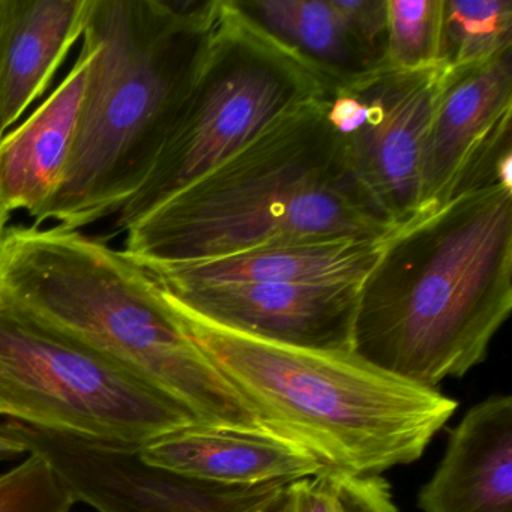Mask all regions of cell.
<instances>
[{"instance_id":"ffe728a7","label":"cell","mask_w":512,"mask_h":512,"mask_svg":"<svg viewBox=\"0 0 512 512\" xmlns=\"http://www.w3.org/2000/svg\"><path fill=\"white\" fill-rule=\"evenodd\" d=\"M77 500L41 455L0 475V512H70Z\"/></svg>"},{"instance_id":"9a60e30c","label":"cell","mask_w":512,"mask_h":512,"mask_svg":"<svg viewBox=\"0 0 512 512\" xmlns=\"http://www.w3.org/2000/svg\"><path fill=\"white\" fill-rule=\"evenodd\" d=\"M91 0H0V137L46 91L85 29Z\"/></svg>"},{"instance_id":"44dd1931","label":"cell","mask_w":512,"mask_h":512,"mask_svg":"<svg viewBox=\"0 0 512 512\" xmlns=\"http://www.w3.org/2000/svg\"><path fill=\"white\" fill-rule=\"evenodd\" d=\"M332 2L371 70L383 67L386 55V0Z\"/></svg>"},{"instance_id":"52a82bcc","label":"cell","mask_w":512,"mask_h":512,"mask_svg":"<svg viewBox=\"0 0 512 512\" xmlns=\"http://www.w3.org/2000/svg\"><path fill=\"white\" fill-rule=\"evenodd\" d=\"M0 415L37 430L125 446L196 424L166 395L4 296Z\"/></svg>"},{"instance_id":"603a6c76","label":"cell","mask_w":512,"mask_h":512,"mask_svg":"<svg viewBox=\"0 0 512 512\" xmlns=\"http://www.w3.org/2000/svg\"><path fill=\"white\" fill-rule=\"evenodd\" d=\"M275 512H341L331 472L287 484Z\"/></svg>"},{"instance_id":"7402d4cb","label":"cell","mask_w":512,"mask_h":512,"mask_svg":"<svg viewBox=\"0 0 512 512\" xmlns=\"http://www.w3.org/2000/svg\"><path fill=\"white\" fill-rule=\"evenodd\" d=\"M331 472L341 512H400L391 487L382 476Z\"/></svg>"},{"instance_id":"5b68a950","label":"cell","mask_w":512,"mask_h":512,"mask_svg":"<svg viewBox=\"0 0 512 512\" xmlns=\"http://www.w3.org/2000/svg\"><path fill=\"white\" fill-rule=\"evenodd\" d=\"M164 299L260 421L326 470L379 476L413 463L457 412L458 401L439 389L386 373L349 350L260 340Z\"/></svg>"},{"instance_id":"9c48e42d","label":"cell","mask_w":512,"mask_h":512,"mask_svg":"<svg viewBox=\"0 0 512 512\" xmlns=\"http://www.w3.org/2000/svg\"><path fill=\"white\" fill-rule=\"evenodd\" d=\"M511 52L443 68L422 152L418 214L485 185L512 188Z\"/></svg>"},{"instance_id":"277c9868","label":"cell","mask_w":512,"mask_h":512,"mask_svg":"<svg viewBox=\"0 0 512 512\" xmlns=\"http://www.w3.org/2000/svg\"><path fill=\"white\" fill-rule=\"evenodd\" d=\"M0 296L121 365L196 424L278 439L122 251L62 226L13 227L0 236Z\"/></svg>"},{"instance_id":"d4e9b609","label":"cell","mask_w":512,"mask_h":512,"mask_svg":"<svg viewBox=\"0 0 512 512\" xmlns=\"http://www.w3.org/2000/svg\"><path fill=\"white\" fill-rule=\"evenodd\" d=\"M4 137H0V142H2ZM8 218H10V214H8L7 209L4 208L2 202H0V236L4 235L5 226H7Z\"/></svg>"},{"instance_id":"8fae6325","label":"cell","mask_w":512,"mask_h":512,"mask_svg":"<svg viewBox=\"0 0 512 512\" xmlns=\"http://www.w3.org/2000/svg\"><path fill=\"white\" fill-rule=\"evenodd\" d=\"M158 289L182 310L250 337L352 352L358 286L226 284Z\"/></svg>"},{"instance_id":"4fadbf2b","label":"cell","mask_w":512,"mask_h":512,"mask_svg":"<svg viewBox=\"0 0 512 512\" xmlns=\"http://www.w3.org/2000/svg\"><path fill=\"white\" fill-rule=\"evenodd\" d=\"M422 512H512V397L467 410L418 494Z\"/></svg>"},{"instance_id":"e0dca14e","label":"cell","mask_w":512,"mask_h":512,"mask_svg":"<svg viewBox=\"0 0 512 512\" xmlns=\"http://www.w3.org/2000/svg\"><path fill=\"white\" fill-rule=\"evenodd\" d=\"M236 10L331 88L368 73L332 0H232Z\"/></svg>"},{"instance_id":"3957f363","label":"cell","mask_w":512,"mask_h":512,"mask_svg":"<svg viewBox=\"0 0 512 512\" xmlns=\"http://www.w3.org/2000/svg\"><path fill=\"white\" fill-rule=\"evenodd\" d=\"M221 0H91L88 80L61 187L38 224L77 230L140 190L199 70Z\"/></svg>"},{"instance_id":"d6986e66","label":"cell","mask_w":512,"mask_h":512,"mask_svg":"<svg viewBox=\"0 0 512 512\" xmlns=\"http://www.w3.org/2000/svg\"><path fill=\"white\" fill-rule=\"evenodd\" d=\"M443 0H386V55L383 67L412 71L440 67Z\"/></svg>"},{"instance_id":"ba28073f","label":"cell","mask_w":512,"mask_h":512,"mask_svg":"<svg viewBox=\"0 0 512 512\" xmlns=\"http://www.w3.org/2000/svg\"><path fill=\"white\" fill-rule=\"evenodd\" d=\"M442 74L443 67H380L326 98V116L359 188L394 229L418 214L422 152Z\"/></svg>"},{"instance_id":"ac0fdd59","label":"cell","mask_w":512,"mask_h":512,"mask_svg":"<svg viewBox=\"0 0 512 512\" xmlns=\"http://www.w3.org/2000/svg\"><path fill=\"white\" fill-rule=\"evenodd\" d=\"M512 50L511 0H443L439 65L481 64Z\"/></svg>"},{"instance_id":"6da1fadb","label":"cell","mask_w":512,"mask_h":512,"mask_svg":"<svg viewBox=\"0 0 512 512\" xmlns=\"http://www.w3.org/2000/svg\"><path fill=\"white\" fill-rule=\"evenodd\" d=\"M512 311V188L490 184L383 238L356 290L350 349L437 389L484 361Z\"/></svg>"},{"instance_id":"cb8c5ba5","label":"cell","mask_w":512,"mask_h":512,"mask_svg":"<svg viewBox=\"0 0 512 512\" xmlns=\"http://www.w3.org/2000/svg\"><path fill=\"white\" fill-rule=\"evenodd\" d=\"M29 452L28 445L5 422L0 424V461L13 460Z\"/></svg>"},{"instance_id":"5bb4252c","label":"cell","mask_w":512,"mask_h":512,"mask_svg":"<svg viewBox=\"0 0 512 512\" xmlns=\"http://www.w3.org/2000/svg\"><path fill=\"white\" fill-rule=\"evenodd\" d=\"M140 455L152 466L230 488L290 484L326 470L295 443L200 424L146 443Z\"/></svg>"},{"instance_id":"8992f818","label":"cell","mask_w":512,"mask_h":512,"mask_svg":"<svg viewBox=\"0 0 512 512\" xmlns=\"http://www.w3.org/2000/svg\"><path fill=\"white\" fill-rule=\"evenodd\" d=\"M331 89L245 19L232 0H221L211 40L154 169L122 206L116 226L130 229L275 122Z\"/></svg>"},{"instance_id":"2e32d148","label":"cell","mask_w":512,"mask_h":512,"mask_svg":"<svg viewBox=\"0 0 512 512\" xmlns=\"http://www.w3.org/2000/svg\"><path fill=\"white\" fill-rule=\"evenodd\" d=\"M91 58L85 49L34 115L0 142V202L37 217L64 181L76 140Z\"/></svg>"},{"instance_id":"7c38bea8","label":"cell","mask_w":512,"mask_h":512,"mask_svg":"<svg viewBox=\"0 0 512 512\" xmlns=\"http://www.w3.org/2000/svg\"><path fill=\"white\" fill-rule=\"evenodd\" d=\"M383 239H304L184 265H140L161 289L226 284L358 286ZM139 265V263H137Z\"/></svg>"},{"instance_id":"30bf717a","label":"cell","mask_w":512,"mask_h":512,"mask_svg":"<svg viewBox=\"0 0 512 512\" xmlns=\"http://www.w3.org/2000/svg\"><path fill=\"white\" fill-rule=\"evenodd\" d=\"M46 458L77 502L98 512H275L287 484L230 488L146 463L142 446L92 442L8 421Z\"/></svg>"},{"instance_id":"7a4b0ae2","label":"cell","mask_w":512,"mask_h":512,"mask_svg":"<svg viewBox=\"0 0 512 512\" xmlns=\"http://www.w3.org/2000/svg\"><path fill=\"white\" fill-rule=\"evenodd\" d=\"M328 95L133 224L122 253L139 265L170 266L304 239L385 238L394 227L359 188L326 116Z\"/></svg>"}]
</instances>
